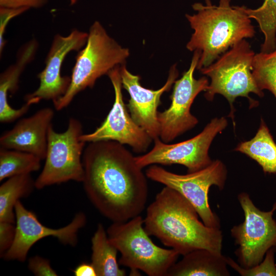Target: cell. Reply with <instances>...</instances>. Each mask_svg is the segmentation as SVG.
Here are the masks:
<instances>
[{
	"label": "cell",
	"instance_id": "obj_27",
	"mask_svg": "<svg viewBox=\"0 0 276 276\" xmlns=\"http://www.w3.org/2000/svg\"><path fill=\"white\" fill-rule=\"evenodd\" d=\"M15 223L0 222V257L3 258L5 254L11 247L15 236Z\"/></svg>",
	"mask_w": 276,
	"mask_h": 276
},
{
	"label": "cell",
	"instance_id": "obj_13",
	"mask_svg": "<svg viewBox=\"0 0 276 276\" xmlns=\"http://www.w3.org/2000/svg\"><path fill=\"white\" fill-rule=\"evenodd\" d=\"M16 233L14 242L2 258L24 262L33 245L48 237H53L64 245L75 246L78 235L86 224V217L83 212L76 213L72 221L59 228L44 226L33 212L26 209L19 200L15 205Z\"/></svg>",
	"mask_w": 276,
	"mask_h": 276
},
{
	"label": "cell",
	"instance_id": "obj_18",
	"mask_svg": "<svg viewBox=\"0 0 276 276\" xmlns=\"http://www.w3.org/2000/svg\"><path fill=\"white\" fill-rule=\"evenodd\" d=\"M169 269L167 276H229L226 257L204 248L182 256Z\"/></svg>",
	"mask_w": 276,
	"mask_h": 276
},
{
	"label": "cell",
	"instance_id": "obj_30",
	"mask_svg": "<svg viewBox=\"0 0 276 276\" xmlns=\"http://www.w3.org/2000/svg\"><path fill=\"white\" fill-rule=\"evenodd\" d=\"M73 272L75 276H97L91 263H81L75 268Z\"/></svg>",
	"mask_w": 276,
	"mask_h": 276
},
{
	"label": "cell",
	"instance_id": "obj_11",
	"mask_svg": "<svg viewBox=\"0 0 276 276\" xmlns=\"http://www.w3.org/2000/svg\"><path fill=\"white\" fill-rule=\"evenodd\" d=\"M200 56V52L194 51L189 69L174 83L170 106L158 112L159 138L165 143L171 142L198 123L197 118L191 113V107L197 96L202 91H205L209 84L206 77L198 79L194 77Z\"/></svg>",
	"mask_w": 276,
	"mask_h": 276
},
{
	"label": "cell",
	"instance_id": "obj_14",
	"mask_svg": "<svg viewBox=\"0 0 276 276\" xmlns=\"http://www.w3.org/2000/svg\"><path fill=\"white\" fill-rule=\"evenodd\" d=\"M88 33L74 30L66 36L56 35L45 60V66L38 75L39 85L36 90L27 95L26 102L34 104L42 100L53 102L61 97L66 91L71 77L62 76L61 68L68 53L78 51L85 45Z\"/></svg>",
	"mask_w": 276,
	"mask_h": 276
},
{
	"label": "cell",
	"instance_id": "obj_31",
	"mask_svg": "<svg viewBox=\"0 0 276 276\" xmlns=\"http://www.w3.org/2000/svg\"><path fill=\"white\" fill-rule=\"evenodd\" d=\"M271 210L273 212H274L276 210V202L273 203Z\"/></svg>",
	"mask_w": 276,
	"mask_h": 276
},
{
	"label": "cell",
	"instance_id": "obj_33",
	"mask_svg": "<svg viewBox=\"0 0 276 276\" xmlns=\"http://www.w3.org/2000/svg\"><path fill=\"white\" fill-rule=\"evenodd\" d=\"M273 248H274V249L275 252L276 253V244H275V245H274V246H273Z\"/></svg>",
	"mask_w": 276,
	"mask_h": 276
},
{
	"label": "cell",
	"instance_id": "obj_2",
	"mask_svg": "<svg viewBox=\"0 0 276 276\" xmlns=\"http://www.w3.org/2000/svg\"><path fill=\"white\" fill-rule=\"evenodd\" d=\"M191 203L175 190L165 186L148 206L144 227L149 236L184 255L199 248L222 254L220 228L206 226Z\"/></svg>",
	"mask_w": 276,
	"mask_h": 276
},
{
	"label": "cell",
	"instance_id": "obj_8",
	"mask_svg": "<svg viewBox=\"0 0 276 276\" xmlns=\"http://www.w3.org/2000/svg\"><path fill=\"white\" fill-rule=\"evenodd\" d=\"M227 173L225 165L218 159L200 170L186 174L173 173L156 165L145 172L147 178L175 190L186 198L206 226L220 229V220L210 206L209 192L214 185L223 190Z\"/></svg>",
	"mask_w": 276,
	"mask_h": 276
},
{
	"label": "cell",
	"instance_id": "obj_20",
	"mask_svg": "<svg viewBox=\"0 0 276 276\" xmlns=\"http://www.w3.org/2000/svg\"><path fill=\"white\" fill-rule=\"evenodd\" d=\"M91 243V263L97 276L126 275V271L120 268L117 261L119 251L110 241L102 223L98 224Z\"/></svg>",
	"mask_w": 276,
	"mask_h": 276
},
{
	"label": "cell",
	"instance_id": "obj_5",
	"mask_svg": "<svg viewBox=\"0 0 276 276\" xmlns=\"http://www.w3.org/2000/svg\"><path fill=\"white\" fill-rule=\"evenodd\" d=\"M129 50L108 35L96 21L90 27L86 43L76 57L65 93L53 102L55 109L67 107L75 97L87 87L93 88L97 80L118 65L125 64Z\"/></svg>",
	"mask_w": 276,
	"mask_h": 276
},
{
	"label": "cell",
	"instance_id": "obj_29",
	"mask_svg": "<svg viewBox=\"0 0 276 276\" xmlns=\"http://www.w3.org/2000/svg\"><path fill=\"white\" fill-rule=\"evenodd\" d=\"M47 0H0L1 7L17 8L24 7L38 8L43 6Z\"/></svg>",
	"mask_w": 276,
	"mask_h": 276
},
{
	"label": "cell",
	"instance_id": "obj_12",
	"mask_svg": "<svg viewBox=\"0 0 276 276\" xmlns=\"http://www.w3.org/2000/svg\"><path fill=\"white\" fill-rule=\"evenodd\" d=\"M120 65L107 75L114 89L113 105L103 122L94 131L83 134L80 139L86 143L113 141L130 146L135 153L146 152L153 140L131 117L123 100Z\"/></svg>",
	"mask_w": 276,
	"mask_h": 276
},
{
	"label": "cell",
	"instance_id": "obj_22",
	"mask_svg": "<svg viewBox=\"0 0 276 276\" xmlns=\"http://www.w3.org/2000/svg\"><path fill=\"white\" fill-rule=\"evenodd\" d=\"M41 160L37 156L29 153L1 148L0 181L37 171L40 169Z\"/></svg>",
	"mask_w": 276,
	"mask_h": 276
},
{
	"label": "cell",
	"instance_id": "obj_24",
	"mask_svg": "<svg viewBox=\"0 0 276 276\" xmlns=\"http://www.w3.org/2000/svg\"><path fill=\"white\" fill-rule=\"evenodd\" d=\"M252 74L258 87L270 91L276 99V49L255 55Z\"/></svg>",
	"mask_w": 276,
	"mask_h": 276
},
{
	"label": "cell",
	"instance_id": "obj_15",
	"mask_svg": "<svg viewBox=\"0 0 276 276\" xmlns=\"http://www.w3.org/2000/svg\"><path fill=\"white\" fill-rule=\"evenodd\" d=\"M120 71L122 86L130 96L126 106L131 117L153 140L159 137L157 108L161 103V96L170 90L178 76L176 64L171 67L165 84L157 90L142 86L140 76L130 73L125 64L121 66Z\"/></svg>",
	"mask_w": 276,
	"mask_h": 276
},
{
	"label": "cell",
	"instance_id": "obj_23",
	"mask_svg": "<svg viewBox=\"0 0 276 276\" xmlns=\"http://www.w3.org/2000/svg\"><path fill=\"white\" fill-rule=\"evenodd\" d=\"M250 18L258 22L264 36L261 52L269 53L276 49V0H264L259 8L251 9L245 7Z\"/></svg>",
	"mask_w": 276,
	"mask_h": 276
},
{
	"label": "cell",
	"instance_id": "obj_17",
	"mask_svg": "<svg viewBox=\"0 0 276 276\" xmlns=\"http://www.w3.org/2000/svg\"><path fill=\"white\" fill-rule=\"evenodd\" d=\"M37 42L33 40L20 51L16 62L1 74L0 76V122L11 123L25 114L33 105L26 102L20 108H12L8 103L9 93H14L18 88L19 79L26 65L32 59L37 49Z\"/></svg>",
	"mask_w": 276,
	"mask_h": 276
},
{
	"label": "cell",
	"instance_id": "obj_25",
	"mask_svg": "<svg viewBox=\"0 0 276 276\" xmlns=\"http://www.w3.org/2000/svg\"><path fill=\"white\" fill-rule=\"evenodd\" d=\"M275 253L273 247L270 248L259 264L249 268H243L230 257L226 258L227 263L228 266L242 276H276Z\"/></svg>",
	"mask_w": 276,
	"mask_h": 276
},
{
	"label": "cell",
	"instance_id": "obj_26",
	"mask_svg": "<svg viewBox=\"0 0 276 276\" xmlns=\"http://www.w3.org/2000/svg\"><path fill=\"white\" fill-rule=\"evenodd\" d=\"M29 269L37 276H57V272L52 268L50 261L39 256H35L29 259Z\"/></svg>",
	"mask_w": 276,
	"mask_h": 276
},
{
	"label": "cell",
	"instance_id": "obj_3",
	"mask_svg": "<svg viewBox=\"0 0 276 276\" xmlns=\"http://www.w3.org/2000/svg\"><path fill=\"white\" fill-rule=\"evenodd\" d=\"M205 1V5H192L196 13L186 14L194 30L186 47L190 51L200 52L196 67L199 70L213 63L229 48L255 34L245 6H231V0H220L217 6L210 0Z\"/></svg>",
	"mask_w": 276,
	"mask_h": 276
},
{
	"label": "cell",
	"instance_id": "obj_32",
	"mask_svg": "<svg viewBox=\"0 0 276 276\" xmlns=\"http://www.w3.org/2000/svg\"><path fill=\"white\" fill-rule=\"evenodd\" d=\"M72 5L75 4L78 0H70Z\"/></svg>",
	"mask_w": 276,
	"mask_h": 276
},
{
	"label": "cell",
	"instance_id": "obj_7",
	"mask_svg": "<svg viewBox=\"0 0 276 276\" xmlns=\"http://www.w3.org/2000/svg\"><path fill=\"white\" fill-rule=\"evenodd\" d=\"M83 134L81 123L74 118L69 119L64 132L56 131L52 125L50 127L45 163L35 179L36 189L71 180L82 182V156L86 144L80 139Z\"/></svg>",
	"mask_w": 276,
	"mask_h": 276
},
{
	"label": "cell",
	"instance_id": "obj_16",
	"mask_svg": "<svg viewBox=\"0 0 276 276\" xmlns=\"http://www.w3.org/2000/svg\"><path fill=\"white\" fill-rule=\"evenodd\" d=\"M54 110L45 107L32 116L21 119L0 137V147L32 154L45 159L48 132L52 125Z\"/></svg>",
	"mask_w": 276,
	"mask_h": 276
},
{
	"label": "cell",
	"instance_id": "obj_21",
	"mask_svg": "<svg viewBox=\"0 0 276 276\" xmlns=\"http://www.w3.org/2000/svg\"><path fill=\"white\" fill-rule=\"evenodd\" d=\"M34 189L35 180L31 174L7 178L0 187V222L15 223L16 203L30 195Z\"/></svg>",
	"mask_w": 276,
	"mask_h": 276
},
{
	"label": "cell",
	"instance_id": "obj_10",
	"mask_svg": "<svg viewBox=\"0 0 276 276\" xmlns=\"http://www.w3.org/2000/svg\"><path fill=\"white\" fill-rule=\"evenodd\" d=\"M227 126L225 118H215L201 132L185 141L169 144L159 137L155 139L149 151L135 157L136 164L142 169L156 164H179L186 167L188 173L200 170L213 162L209 155V148L215 137Z\"/></svg>",
	"mask_w": 276,
	"mask_h": 276
},
{
	"label": "cell",
	"instance_id": "obj_9",
	"mask_svg": "<svg viewBox=\"0 0 276 276\" xmlns=\"http://www.w3.org/2000/svg\"><path fill=\"white\" fill-rule=\"evenodd\" d=\"M243 211L242 223L234 225L231 234L238 247L235 251L237 263L244 268L259 264L266 252L276 244V221L272 211L257 208L246 192L238 195Z\"/></svg>",
	"mask_w": 276,
	"mask_h": 276
},
{
	"label": "cell",
	"instance_id": "obj_6",
	"mask_svg": "<svg viewBox=\"0 0 276 276\" xmlns=\"http://www.w3.org/2000/svg\"><path fill=\"white\" fill-rule=\"evenodd\" d=\"M255 53L249 42L243 39L234 45L210 65L200 69V72L211 79L204 94L209 101L216 94H220L228 101L231 107V116L234 121V102L239 97H246L250 108L258 105L257 101L250 98L254 93L260 97L264 93L258 86L252 74Z\"/></svg>",
	"mask_w": 276,
	"mask_h": 276
},
{
	"label": "cell",
	"instance_id": "obj_28",
	"mask_svg": "<svg viewBox=\"0 0 276 276\" xmlns=\"http://www.w3.org/2000/svg\"><path fill=\"white\" fill-rule=\"evenodd\" d=\"M30 8L27 7L11 8L1 7L0 8V52L3 51L5 42L4 34L6 26L9 21L13 17L21 14Z\"/></svg>",
	"mask_w": 276,
	"mask_h": 276
},
{
	"label": "cell",
	"instance_id": "obj_4",
	"mask_svg": "<svg viewBox=\"0 0 276 276\" xmlns=\"http://www.w3.org/2000/svg\"><path fill=\"white\" fill-rule=\"evenodd\" d=\"M106 231L110 241L121 253L119 264L129 268L130 275H139L141 270L149 276H167L179 256L175 250L153 242L140 215L127 221L113 222Z\"/></svg>",
	"mask_w": 276,
	"mask_h": 276
},
{
	"label": "cell",
	"instance_id": "obj_19",
	"mask_svg": "<svg viewBox=\"0 0 276 276\" xmlns=\"http://www.w3.org/2000/svg\"><path fill=\"white\" fill-rule=\"evenodd\" d=\"M235 150L257 162L264 173H276V144L263 119L255 136L240 143Z\"/></svg>",
	"mask_w": 276,
	"mask_h": 276
},
{
	"label": "cell",
	"instance_id": "obj_1",
	"mask_svg": "<svg viewBox=\"0 0 276 276\" xmlns=\"http://www.w3.org/2000/svg\"><path fill=\"white\" fill-rule=\"evenodd\" d=\"M132 153L113 141L88 143L82 163L85 192L95 208L113 222H125L144 211L147 176Z\"/></svg>",
	"mask_w": 276,
	"mask_h": 276
}]
</instances>
